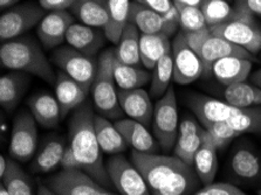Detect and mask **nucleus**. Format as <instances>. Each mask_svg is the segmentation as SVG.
<instances>
[{"label":"nucleus","mask_w":261,"mask_h":195,"mask_svg":"<svg viewBox=\"0 0 261 195\" xmlns=\"http://www.w3.org/2000/svg\"><path fill=\"white\" fill-rule=\"evenodd\" d=\"M227 123L240 134L261 133V105L240 109Z\"/></svg>","instance_id":"obj_38"},{"label":"nucleus","mask_w":261,"mask_h":195,"mask_svg":"<svg viewBox=\"0 0 261 195\" xmlns=\"http://www.w3.org/2000/svg\"><path fill=\"white\" fill-rule=\"evenodd\" d=\"M203 0H172L175 6H195L200 7V4Z\"/></svg>","instance_id":"obj_47"},{"label":"nucleus","mask_w":261,"mask_h":195,"mask_svg":"<svg viewBox=\"0 0 261 195\" xmlns=\"http://www.w3.org/2000/svg\"><path fill=\"white\" fill-rule=\"evenodd\" d=\"M173 79V59L172 50L160 59L152 71L151 85L149 93L152 98H161L170 88Z\"/></svg>","instance_id":"obj_36"},{"label":"nucleus","mask_w":261,"mask_h":195,"mask_svg":"<svg viewBox=\"0 0 261 195\" xmlns=\"http://www.w3.org/2000/svg\"><path fill=\"white\" fill-rule=\"evenodd\" d=\"M132 162L145 179L151 195H188L198 185L195 169L175 156L133 150Z\"/></svg>","instance_id":"obj_1"},{"label":"nucleus","mask_w":261,"mask_h":195,"mask_svg":"<svg viewBox=\"0 0 261 195\" xmlns=\"http://www.w3.org/2000/svg\"><path fill=\"white\" fill-rule=\"evenodd\" d=\"M106 166L110 181L120 195H151L140 171L122 153L109 158Z\"/></svg>","instance_id":"obj_10"},{"label":"nucleus","mask_w":261,"mask_h":195,"mask_svg":"<svg viewBox=\"0 0 261 195\" xmlns=\"http://www.w3.org/2000/svg\"><path fill=\"white\" fill-rule=\"evenodd\" d=\"M37 195H59V194L55 193L54 190L52 188H49L46 184H39Z\"/></svg>","instance_id":"obj_48"},{"label":"nucleus","mask_w":261,"mask_h":195,"mask_svg":"<svg viewBox=\"0 0 261 195\" xmlns=\"http://www.w3.org/2000/svg\"><path fill=\"white\" fill-rule=\"evenodd\" d=\"M50 61L60 71L68 75L90 91L97 73V65L94 58H89L70 46H61L54 49Z\"/></svg>","instance_id":"obj_7"},{"label":"nucleus","mask_w":261,"mask_h":195,"mask_svg":"<svg viewBox=\"0 0 261 195\" xmlns=\"http://www.w3.org/2000/svg\"><path fill=\"white\" fill-rule=\"evenodd\" d=\"M180 32L181 34H183L185 41H187L190 48L193 49L198 54L201 46L204 45V42L206 41V40L210 38V35H211V31H210L208 27L199 31H192V32L180 31Z\"/></svg>","instance_id":"obj_41"},{"label":"nucleus","mask_w":261,"mask_h":195,"mask_svg":"<svg viewBox=\"0 0 261 195\" xmlns=\"http://www.w3.org/2000/svg\"><path fill=\"white\" fill-rule=\"evenodd\" d=\"M46 182L59 195H116L106 189L84 170H62Z\"/></svg>","instance_id":"obj_12"},{"label":"nucleus","mask_w":261,"mask_h":195,"mask_svg":"<svg viewBox=\"0 0 261 195\" xmlns=\"http://www.w3.org/2000/svg\"><path fill=\"white\" fill-rule=\"evenodd\" d=\"M234 7L248 12L253 17H261V0H234Z\"/></svg>","instance_id":"obj_44"},{"label":"nucleus","mask_w":261,"mask_h":195,"mask_svg":"<svg viewBox=\"0 0 261 195\" xmlns=\"http://www.w3.org/2000/svg\"><path fill=\"white\" fill-rule=\"evenodd\" d=\"M129 22L135 25L141 34H164L170 38L179 27V14L176 6L168 13L162 14L136 2H132Z\"/></svg>","instance_id":"obj_9"},{"label":"nucleus","mask_w":261,"mask_h":195,"mask_svg":"<svg viewBox=\"0 0 261 195\" xmlns=\"http://www.w3.org/2000/svg\"><path fill=\"white\" fill-rule=\"evenodd\" d=\"M73 23L75 17L67 10L50 11L47 13L37 27V35L43 48L54 50L66 42L67 33Z\"/></svg>","instance_id":"obj_14"},{"label":"nucleus","mask_w":261,"mask_h":195,"mask_svg":"<svg viewBox=\"0 0 261 195\" xmlns=\"http://www.w3.org/2000/svg\"><path fill=\"white\" fill-rule=\"evenodd\" d=\"M224 99L227 104L237 109L261 105V89L255 85L246 82L227 86L224 90Z\"/></svg>","instance_id":"obj_34"},{"label":"nucleus","mask_w":261,"mask_h":195,"mask_svg":"<svg viewBox=\"0 0 261 195\" xmlns=\"http://www.w3.org/2000/svg\"><path fill=\"white\" fill-rule=\"evenodd\" d=\"M252 82L253 85H255L256 87H259V88L261 89V69L256 70L254 74L252 75Z\"/></svg>","instance_id":"obj_50"},{"label":"nucleus","mask_w":261,"mask_h":195,"mask_svg":"<svg viewBox=\"0 0 261 195\" xmlns=\"http://www.w3.org/2000/svg\"><path fill=\"white\" fill-rule=\"evenodd\" d=\"M2 184L10 195H34L30 177L12 158L7 159V169L2 177Z\"/></svg>","instance_id":"obj_35"},{"label":"nucleus","mask_w":261,"mask_h":195,"mask_svg":"<svg viewBox=\"0 0 261 195\" xmlns=\"http://www.w3.org/2000/svg\"><path fill=\"white\" fill-rule=\"evenodd\" d=\"M200 10L208 27L230 21L236 15L234 6H231L227 0H203Z\"/></svg>","instance_id":"obj_37"},{"label":"nucleus","mask_w":261,"mask_h":195,"mask_svg":"<svg viewBox=\"0 0 261 195\" xmlns=\"http://www.w3.org/2000/svg\"><path fill=\"white\" fill-rule=\"evenodd\" d=\"M179 14L180 31L192 32L206 29L207 23L200 7L195 6H176Z\"/></svg>","instance_id":"obj_39"},{"label":"nucleus","mask_w":261,"mask_h":195,"mask_svg":"<svg viewBox=\"0 0 261 195\" xmlns=\"http://www.w3.org/2000/svg\"><path fill=\"white\" fill-rule=\"evenodd\" d=\"M70 10L84 25L105 30L108 22V0H76Z\"/></svg>","instance_id":"obj_27"},{"label":"nucleus","mask_w":261,"mask_h":195,"mask_svg":"<svg viewBox=\"0 0 261 195\" xmlns=\"http://www.w3.org/2000/svg\"><path fill=\"white\" fill-rule=\"evenodd\" d=\"M76 0H39V5L46 11H61L72 9Z\"/></svg>","instance_id":"obj_45"},{"label":"nucleus","mask_w":261,"mask_h":195,"mask_svg":"<svg viewBox=\"0 0 261 195\" xmlns=\"http://www.w3.org/2000/svg\"><path fill=\"white\" fill-rule=\"evenodd\" d=\"M95 114L89 103H84L74 111L69 121V146L87 174L98 184L109 187L112 184L103 164V158L94 126Z\"/></svg>","instance_id":"obj_2"},{"label":"nucleus","mask_w":261,"mask_h":195,"mask_svg":"<svg viewBox=\"0 0 261 195\" xmlns=\"http://www.w3.org/2000/svg\"><path fill=\"white\" fill-rule=\"evenodd\" d=\"M233 174L241 180L253 181L261 176V159L248 147H239L231 158Z\"/></svg>","instance_id":"obj_31"},{"label":"nucleus","mask_w":261,"mask_h":195,"mask_svg":"<svg viewBox=\"0 0 261 195\" xmlns=\"http://www.w3.org/2000/svg\"><path fill=\"white\" fill-rule=\"evenodd\" d=\"M18 2L19 0H0V7H2V10H9L11 7L15 6V4Z\"/></svg>","instance_id":"obj_49"},{"label":"nucleus","mask_w":261,"mask_h":195,"mask_svg":"<svg viewBox=\"0 0 261 195\" xmlns=\"http://www.w3.org/2000/svg\"><path fill=\"white\" fill-rule=\"evenodd\" d=\"M140 40L141 32L135 25L129 22L121 35L116 49L114 50L116 60L132 66H138L142 63Z\"/></svg>","instance_id":"obj_33"},{"label":"nucleus","mask_w":261,"mask_h":195,"mask_svg":"<svg viewBox=\"0 0 261 195\" xmlns=\"http://www.w3.org/2000/svg\"><path fill=\"white\" fill-rule=\"evenodd\" d=\"M216 143L213 142L212 137L205 130L203 142L199 150L197 151L193 161V169H195L197 176H198L200 182L205 185H211L215 180L217 171H218V157H217Z\"/></svg>","instance_id":"obj_25"},{"label":"nucleus","mask_w":261,"mask_h":195,"mask_svg":"<svg viewBox=\"0 0 261 195\" xmlns=\"http://www.w3.org/2000/svg\"><path fill=\"white\" fill-rule=\"evenodd\" d=\"M134 2L160 12L162 14L168 13V12H170L175 7L172 0H134Z\"/></svg>","instance_id":"obj_43"},{"label":"nucleus","mask_w":261,"mask_h":195,"mask_svg":"<svg viewBox=\"0 0 261 195\" xmlns=\"http://www.w3.org/2000/svg\"><path fill=\"white\" fill-rule=\"evenodd\" d=\"M199 57L204 62V75H211L212 65L220 59L228 57H238L253 60V55L248 53L247 50L234 45V43L227 41V40L217 37V35H213L212 33L206 41L204 42V45L201 46L199 50Z\"/></svg>","instance_id":"obj_20"},{"label":"nucleus","mask_w":261,"mask_h":195,"mask_svg":"<svg viewBox=\"0 0 261 195\" xmlns=\"http://www.w3.org/2000/svg\"><path fill=\"white\" fill-rule=\"evenodd\" d=\"M130 0H108V22L105 27L107 39L113 43H118L122 33L129 23Z\"/></svg>","instance_id":"obj_30"},{"label":"nucleus","mask_w":261,"mask_h":195,"mask_svg":"<svg viewBox=\"0 0 261 195\" xmlns=\"http://www.w3.org/2000/svg\"><path fill=\"white\" fill-rule=\"evenodd\" d=\"M173 81L185 86L196 82L205 74L204 62L198 53L191 49L179 31L172 41Z\"/></svg>","instance_id":"obj_13"},{"label":"nucleus","mask_w":261,"mask_h":195,"mask_svg":"<svg viewBox=\"0 0 261 195\" xmlns=\"http://www.w3.org/2000/svg\"><path fill=\"white\" fill-rule=\"evenodd\" d=\"M151 98L150 93L142 88L118 90V102L124 115L145 126L151 125L153 118L155 105Z\"/></svg>","instance_id":"obj_16"},{"label":"nucleus","mask_w":261,"mask_h":195,"mask_svg":"<svg viewBox=\"0 0 261 195\" xmlns=\"http://www.w3.org/2000/svg\"><path fill=\"white\" fill-rule=\"evenodd\" d=\"M152 75L148 69L138 66L125 65L115 58L114 61V78H115L118 90L138 89L151 81Z\"/></svg>","instance_id":"obj_32"},{"label":"nucleus","mask_w":261,"mask_h":195,"mask_svg":"<svg viewBox=\"0 0 261 195\" xmlns=\"http://www.w3.org/2000/svg\"><path fill=\"white\" fill-rule=\"evenodd\" d=\"M187 104L204 127L212 123L227 122L240 110L227 104L225 101H219L201 94L189 95Z\"/></svg>","instance_id":"obj_15"},{"label":"nucleus","mask_w":261,"mask_h":195,"mask_svg":"<svg viewBox=\"0 0 261 195\" xmlns=\"http://www.w3.org/2000/svg\"><path fill=\"white\" fill-rule=\"evenodd\" d=\"M27 107L38 124L46 129L57 127L62 119L57 97L47 93L31 96L27 101Z\"/></svg>","instance_id":"obj_23"},{"label":"nucleus","mask_w":261,"mask_h":195,"mask_svg":"<svg viewBox=\"0 0 261 195\" xmlns=\"http://www.w3.org/2000/svg\"><path fill=\"white\" fill-rule=\"evenodd\" d=\"M193 195H247L243 190L237 188L236 186L231 184H225V182H219V184H211L207 185L204 189L199 190L198 193Z\"/></svg>","instance_id":"obj_42"},{"label":"nucleus","mask_w":261,"mask_h":195,"mask_svg":"<svg viewBox=\"0 0 261 195\" xmlns=\"http://www.w3.org/2000/svg\"><path fill=\"white\" fill-rule=\"evenodd\" d=\"M7 169V159L5 158V156L0 157V177H3L4 174L6 172Z\"/></svg>","instance_id":"obj_51"},{"label":"nucleus","mask_w":261,"mask_h":195,"mask_svg":"<svg viewBox=\"0 0 261 195\" xmlns=\"http://www.w3.org/2000/svg\"><path fill=\"white\" fill-rule=\"evenodd\" d=\"M60 166L62 170H82L80 162H79L76 156H75L72 147L69 145L66 147L65 152H63Z\"/></svg>","instance_id":"obj_46"},{"label":"nucleus","mask_w":261,"mask_h":195,"mask_svg":"<svg viewBox=\"0 0 261 195\" xmlns=\"http://www.w3.org/2000/svg\"><path fill=\"white\" fill-rule=\"evenodd\" d=\"M152 130L162 150L168 152L175 147L179 132V116L176 93L172 87H170L155 104Z\"/></svg>","instance_id":"obj_6"},{"label":"nucleus","mask_w":261,"mask_h":195,"mask_svg":"<svg viewBox=\"0 0 261 195\" xmlns=\"http://www.w3.org/2000/svg\"><path fill=\"white\" fill-rule=\"evenodd\" d=\"M252 60L228 57L220 59L212 65L211 75L225 87L246 82L252 70Z\"/></svg>","instance_id":"obj_22"},{"label":"nucleus","mask_w":261,"mask_h":195,"mask_svg":"<svg viewBox=\"0 0 261 195\" xmlns=\"http://www.w3.org/2000/svg\"><path fill=\"white\" fill-rule=\"evenodd\" d=\"M205 129L193 118H184L179 124V132L173 147L175 157L193 167L195 156L203 142Z\"/></svg>","instance_id":"obj_17"},{"label":"nucleus","mask_w":261,"mask_h":195,"mask_svg":"<svg viewBox=\"0 0 261 195\" xmlns=\"http://www.w3.org/2000/svg\"><path fill=\"white\" fill-rule=\"evenodd\" d=\"M94 126L98 144L105 153L116 156L123 153L126 150L128 145L124 138L122 137L115 124L110 122V119L103 117L102 115H95Z\"/></svg>","instance_id":"obj_28"},{"label":"nucleus","mask_w":261,"mask_h":195,"mask_svg":"<svg viewBox=\"0 0 261 195\" xmlns=\"http://www.w3.org/2000/svg\"><path fill=\"white\" fill-rule=\"evenodd\" d=\"M30 85V74L12 71L0 78V104L3 109L12 113L26 94Z\"/></svg>","instance_id":"obj_24"},{"label":"nucleus","mask_w":261,"mask_h":195,"mask_svg":"<svg viewBox=\"0 0 261 195\" xmlns=\"http://www.w3.org/2000/svg\"><path fill=\"white\" fill-rule=\"evenodd\" d=\"M54 87L55 97L60 105L62 119L86 103L87 96L90 94V91L87 90L84 86L62 71H59L57 74Z\"/></svg>","instance_id":"obj_18"},{"label":"nucleus","mask_w":261,"mask_h":195,"mask_svg":"<svg viewBox=\"0 0 261 195\" xmlns=\"http://www.w3.org/2000/svg\"><path fill=\"white\" fill-rule=\"evenodd\" d=\"M38 147L37 121L29 110H22L15 116L12 125L10 157L26 162L34 157Z\"/></svg>","instance_id":"obj_11"},{"label":"nucleus","mask_w":261,"mask_h":195,"mask_svg":"<svg viewBox=\"0 0 261 195\" xmlns=\"http://www.w3.org/2000/svg\"><path fill=\"white\" fill-rule=\"evenodd\" d=\"M172 50V42L164 34H141V62L145 69L153 70L157 62Z\"/></svg>","instance_id":"obj_29"},{"label":"nucleus","mask_w":261,"mask_h":195,"mask_svg":"<svg viewBox=\"0 0 261 195\" xmlns=\"http://www.w3.org/2000/svg\"><path fill=\"white\" fill-rule=\"evenodd\" d=\"M40 5L33 3L19 4L4 12L0 17V39L7 41L21 37L33 27L38 26L45 17Z\"/></svg>","instance_id":"obj_8"},{"label":"nucleus","mask_w":261,"mask_h":195,"mask_svg":"<svg viewBox=\"0 0 261 195\" xmlns=\"http://www.w3.org/2000/svg\"><path fill=\"white\" fill-rule=\"evenodd\" d=\"M258 193H259V195H261V189L259 190V192H258Z\"/></svg>","instance_id":"obj_53"},{"label":"nucleus","mask_w":261,"mask_h":195,"mask_svg":"<svg viewBox=\"0 0 261 195\" xmlns=\"http://www.w3.org/2000/svg\"><path fill=\"white\" fill-rule=\"evenodd\" d=\"M106 40H108L105 31L84 25V23H73L68 33L66 42L68 46L80 51L89 58H94L98 51L103 48Z\"/></svg>","instance_id":"obj_19"},{"label":"nucleus","mask_w":261,"mask_h":195,"mask_svg":"<svg viewBox=\"0 0 261 195\" xmlns=\"http://www.w3.org/2000/svg\"><path fill=\"white\" fill-rule=\"evenodd\" d=\"M65 141L59 137H52L43 143L40 150L35 153L31 169L34 173H49L60 166L63 152L66 150Z\"/></svg>","instance_id":"obj_26"},{"label":"nucleus","mask_w":261,"mask_h":195,"mask_svg":"<svg viewBox=\"0 0 261 195\" xmlns=\"http://www.w3.org/2000/svg\"><path fill=\"white\" fill-rule=\"evenodd\" d=\"M114 50H106L97 61V73L93 82L90 94L96 110L108 119H121L123 110L118 102V91L114 78Z\"/></svg>","instance_id":"obj_4"},{"label":"nucleus","mask_w":261,"mask_h":195,"mask_svg":"<svg viewBox=\"0 0 261 195\" xmlns=\"http://www.w3.org/2000/svg\"><path fill=\"white\" fill-rule=\"evenodd\" d=\"M0 61L7 69L33 75L49 85H54L57 79L52 61L46 57L41 46L31 38L19 37L3 41Z\"/></svg>","instance_id":"obj_3"},{"label":"nucleus","mask_w":261,"mask_h":195,"mask_svg":"<svg viewBox=\"0 0 261 195\" xmlns=\"http://www.w3.org/2000/svg\"><path fill=\"white\" fill-rule=\"evenodd\" d=\"M204 129L206 130L210 136L212 137L213 142L216 143L217 147H218V150L223 149V147L230 144L233 139L241 136L238 131H236L233 127H231V125L228 124L227 122L212 123V124L205 126Z\"/></svg>","instance_id":"obj_40"},{"label":"nucleus","mask_w":261,"mask_h":195,"mask_svg":"<svg viewBox=\"0 0 261 195\" xmlns=\"http://www.w3.org/2000/svg\"><path fill=\"white\" fill-rule=\"evenodd\" d=\"M0 195H10L9 192H7V189L5 188V186H4L2 184V186H0Z\"/></svg>","instance_id":"obj_52"},{"label":"nucleus","mask_w":261,"mask_h":195,"mask_svg":"<svg viewBox=\"0 0 261 195\" xmlns=\"http://www.w3.org/2000/svg\"><path fill=\"white\" fill-rule=\"evenodd\" d=\"M115 126L124 138L126 145L142 153H156L158 143L151 136L146 126L132 118H121L115 122Z\"/></svg>","instance_id":"obj_21"},{"label":"nucleus","mask_w":261,"mask_h":195,"mask_svg":"<svg viewBox=\"0 0 261 195\" xmlns=\"http://www.w3.org/2000/svg\"><path fill=\"white\" fill-rule=\"evenodd\" d=\"M234 10L236 15L230 21L208 29L213 35L234 43L254 57L261 51V26L248 12L236 7Z\"/></svg>","instance_id":"obj_5"}]
</instances>
